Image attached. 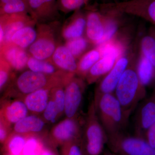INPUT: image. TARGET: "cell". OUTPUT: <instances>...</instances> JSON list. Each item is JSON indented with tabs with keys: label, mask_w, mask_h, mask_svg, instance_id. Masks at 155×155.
I'll return each instance as SVG.
<instances>
[{
	"label": "cell",
	"mask_w": 155,
	"mask_h": 155,
	"mask_svg": "<svg viewBox=\"0 0 155 155\" xmlns=\"http://www.w3.org/2000/svg\"><path fill=\"white\" fill-rule=\"evenodd\" d=\"M136 55L135 53L114 92L124 112L130 117L146 95V87L140 83L137 72Z\"/></svg>",
	"instance_id": "obj_1"
},
{
	"label": "cell",
	"mask_w": 155,
	"mask_h": 155,
	"mask_svg": "<svg viewBox=\"0 0 155 155\" xmlns=\"http://www.w3.org/2000/svg\"><path fill=\"white\" fill-rule=\"evenodd\" d=\"M93 101L98 117L107 136L125 132L130 116L124 112L114 93L101 95Z\"/></svg>",
	"instance_id": "obj_2"
},
{
	"label": "cell",
	"mask_w": 155,
	"mask_h": 155,
	"mask_svg": "<svg viewBox=\"0 0 155 155\" xmlns=\"http://www.w3.org/2000/svg\"><path fill=\"white\" fill-rule=\"evenodd\" d=\"M84 120L82 142L84 154L100 155L107 141V135L101 124L94 102L92 101Z\"/></svg>",
	"instance_id": "obj_3"
},
{
	"label": "cell",
	"mask_w": 155,
	"mask_h": 155,
	"mask_svg": "<svg viewBox=\"0 0 155 155\" xmlns=\"http://www.w3.org/2000/svg\"><path fill=\"white\" fill-rule=\"evenodd\" d=\"M107 144L116 155H155V149L144 138L125 132L108 136Z\"/></svg>",
	"instance_id": "obj_4"
},
{
	"label": "cell",
	"mask_w": 155,
	"mask_h": 155,
	"mask_svg": "<svg viewBox=\"0 0 155 155\" xmlns=\"http://www.w3.org/2000/svg\"><path fill=\"white\" fill-rule=\"evenodd\" d=\"M67 82V79L64 77L50 76L28 70L22 72L17 78L16 86L23 98L41 89L65 86Z\"/></svg>",
	"instance_id": "obj_5"
},
{
	"label": "cell",
	"mask_w": 155,
	"mask_h": 155,
	"mask_svg": "<svg viewBox=\"0 0 155 155\" xmlns=\"http://www.w3.org/2000/svg\"><path fill=\"white\" fill-rule=\"evenodd\" d=\"M84 122L80 118H66L55 125L49 134V141L53 146L63 145L72 140L82 139Z\"/></svg>",
	"instance_id": "obj_6"
},
{
	"label": "cell",
	"mask_w": 155,
	"mask_h": 155,
	"mask_svg": "<svg viewBox=\"0 0 155 155\" xmlns=\"http://www.w3.org/2000/svg\"><path fill=\"white\" fill-rule=\"evenodd\" d=\"M85 86L83 78L75 76L65 86L64 114L67 118L79 117Z\"/></svg>",
	"instance_id": "obj_7"
},
{
	"label": "cell",
	"mask_w": 155,
	"mask_h": 155,
	"mask_svg": "<svg viewBox=\"0 0 155 155\" xmlns=\"http://www.w3.org/2000/svg\"><path fill=\"white\" fill-rule=\"evenodd\" d=\"M110 4L123 14L146 20L155 28V0H127Z\"/></svg>",
	"instance_id": "obj_8"
},
{
	"label": "cell",
	"mask_w": 155,
	"mask_h": 155,
	"mask_svg": "<svg viewBox=\"0 0 155 155\" xmlns=\"http://www.w3.org/2000/svg\"><path fill=\"white\" fill-rule=\"evenodd\" d=\"M131 58V55L126 53L118 59L113 68L104 76L95 90L94 100L97 99L101 95L114 92L117 84L132 59Z\"/></svg>",
	"instance_id": "obj_9"
},
{
	"label": "cell",
	"mask_w": 155,
	"mask_h": 155,
	"mask_svg": "<svg viewBox=\"0 0 155 155\" xmlns=\"http://www.w3.org/2000/svg\"><path fill=\"white\" fill-rule=\"evenodd\" d=\"M136 109L134 124V134L136 136L144 138L147 130L155 123V89Z\"/></svg>",
	"instance_id": "obj_10"
},
{
	"label": "cell",
	"mask_w": 155,
	"mask_h": 155,
	"mask_svg": "<svg viewBox=\"0 0 155 155\" xmlns=\"http://www.w3.org/2000/svg\"><path fill=\"white\" fill-rule=\"evenodd\" d=\"M87 38L97 46L104 33V19L101 11L92 9L86 15Z\"/></svg>",
	"instance_id": "obj_11"
},
{
	"label": "cell",
	"mask_w": 155,
	"mask_h": 155,
	"mask_svg": "<svg viewBox=\"0 0 155 155\" xmlns=\"http://www.w3.org/2000/svg\"><path fill=\"white\" fill-rule=\"evenodd\" d=\"M51 60L60 71L73 76L76 75L78 63L66 46L60 45L56 48Z\"/></svg>",
	"instance_id": "obj_12"
},
{
	"label": "cell",
	"mask_w": 155,
	"mask_h": 155,
	"mask_svg": "<svg viewBox=\"0 0 155 155\" xmlns=\"http://www.w3.org/2000/svg\"><path fill=\"white\" fill-rule=\"evenodd\" d=\"M55 42L51 37L41 35L28 48L31 57L41 61H48L52 58L56 49Z\"/></svg>",
	"instance_id": "obj_13"
},
{
	"label": "cell",
	"mask_w": 155,
	"mask_h": 155,
	"mask_svg": "<svg viewBox=\"0 0 155 155\" xmlns=\"http://www.w3.org/2000/svg\"><path fill=\"white\" fill-rule=\"evenodd\" d=\"M51 89L42 88L25 96L23 101L28 111L36 115L43 113L49 101Z\"/></svg>",
	"instance_id": "obj_14"
},
{
	"label": "cell",
	"mask_w": 155,
	"mask_h": 155,
	"mask_svg": "<svg viewBox=\"0 0 155 155\" xmlns=\"http://www.w3.org/2000/svg\"><path fill=\"white\" fill-rule=\"evenodd\" d=\"M45 122L37 115H28L14 124V130L18 134L36 135L44 129Z\"/></svg>",
	"instance_id": "obj_15"
},
{
	"label": "cell",
	"mask_w": 155,
	"mask_h": 155,
	"mask_svg": "<svg viewBox=\"0 0 155 155\" xmlns=\"http://www.w3.org/2000/svg\"><path fill=\"white\" fill-rule=\"evenodd\" d=\"M117 60L112 56L101 57L87 72L85 78L87 83L93 84L105 76L114 67Z\"/></svg>",
	"instance_id": "obj_16"
},
{
	"label": "cell",
	"mask_w": 155,
	"mask_h": 155,
	"mask_svg": "<svg viewBox=\"0 0 155 155\" xmlns=\"http://www.w3.org/2000/svg\"><path fill=\"white\" fill-rule=\"evenodd\" d=\"M28 11L35 19H46L54 14L58 8L56 0H27Z\"/></svg>",
	"instance_id": "obj_17"
},
{
	"label": "cell",
	"mask_w": 155,
	"mask_h": 155,
	"mask_svg": "<svg viewBox=\"0 0 155 155\" xmlns=\"http://www.w3.org/2000/svg\"><path fill=\"white\" fill-rule=\"evenodd\" d=\"M86 16L80 12H76L62 31L63 37L67 41L82 36L86 28Z\"/></svg>",
	"instance_id": "obj_18"
},
{
	"label": "cell",
	"mask_w": 155,
	"mask_h": 155,
	"mask_svg": "<svg viewBox=\"0 0 155 155\" xmlns=\"http://www.w3.org/2000/svg\"><path fill=\"white\" fill-rule=\"evenodd\" d=\"M27 67L29 70L33 72L50 76L67 78H72L73 76L60 71L52 62L38 60L31 56L27 62Z\"/></svg>",
	"instance_id": "obj_19"
},
{
	"label": "cell",
	"mask_w": 155,
	"mask_h": 155,
	"mask_svg": "<svg viewBox=\"0 0 155 155\" xmlns=\"http://www.w3.org/2000/svg\"><path fill=\"white\" fill-rule=\"evenodd\" d=\"M139 55L137 62V72L140 83L146 87L154 79L155 67L140 52Z\"/></svg>",
	"instance_id": "obj_20"
},
{
	"label": "cell",
	"mask_w": 155,
	"mask_h": 155,
	"mask_svg": "<svg viewBox=\"0 0 155 155\" xmlns=\"http://www.w3.org/2000/svg\"><path fill=\"white\" fill-rule=\"evenodd\" d=\"M140 52L155 67V28L152 27L143 35L139 44Z\"/></svg>",
	"instance_id": "obj_21"
},
{
	"label": "cell",
	"mask_w": 155,
	"mask_h": 155,
	"mask_svg": "<svg viewBox=\"0 0 155 155\" xmlns=\"http://www.w3.org/2000/svg\"><path fill=\"white\" fill-rule=\"evenodd\" d=\"M28 112L23 100H16L7 106L4 113L6 120L15 124L28 116Z\"/></svg>",
	"instance_id": "obj_22"
},
{
	"label": "cell",
	"mask_w": 155,
	"mask_h": 155,
	"mask_svg": "<svg viewBox=\"0 0 155 155\" xmlns=\"http://www.w3.org/2000/svg\"><path fill=\"white\" fill-rule=\"evenodd\" d=\"M38 38L37 31L30 25H26L14 34L11 41L17 46L25 49L29 48Z\"/></svg>",
	"instance_id": "obj_23"
},
{
	"label": "cell",
	"mask_w": 155,
	"mask_h": 155,
	"mask_svg": "<svg viewBox=\"0 0 155 155\" xmlns=\"http://www.w3.org/2000/svg\"><path fill=\"white\" fill-rule=\"evenodd\" d=\"M6 58L14 69L22 71L27 67L29 57L24 49L17 46L8 50L6 53Z\"/></svg>",
	"instance_id": "obj_24"
},
{
	"label": "cell",
	"mask_w": 155,
	"mask_h": 155,
	"mask_svg": "<svg viewBox=\"0 0 155 155\" xmlns=\"http://www.w3.org/2000/svg\"><path fill=\"white\" fill-rule=\"evenodd\" d=\"M101 58V53L96 47L85 53L78 63L76 75L85 79L89 70Z\"/></svg>",
	"instance_id": "obj_25"
},
{
	"label": "cell",
	"mask_w": 155,
	"mask_h": 155,
	"mask_svg": "<svg viewBox=\"0 0 155 155\" xmlns=\"http://www.w3.org/2000/svg\"><path fill=\"white\" fill-rule=\"evenodd\" d=\"M15 134L4 143L5 145L4 155H22L23 147L28 135Z\"/></svg>",
	"instance_id": "obj_26"
},
{
	"label": "cell",
	"mask_w": 155,
	"mask_h": 155,
	"mask_svg": "<svg viewBox=\"0 0 155 155\" xmlns=\"http://www.w3.org/2000/svg\"><path fill=\"white\" fill-rule=\"evenodd\" d=\"M45 147L41 139L36 135H28L23 147L22 155H40Z\"/></svg>",
	"instance_id": "obj_27"
},
{
	"label": "cell",
	"mask_w": 155,
	"mask_h": 155,
	"mask_svg": "<svg viewBox=\"0 0 155 155\" xmlns=\"http://www.w3.org/2000/svg\"><path fill=\"white\" fill-rule=\"evenodd\" d=\"M89 43L87 38L82 36L67 41L65 45L76 59L80 57L86 51Z\"/></svg>",
	"instance_id": "obj_28"
},
{
	"label": "cell",
	"mask_w": 155,
	"mask_h": 155,
	"mask_svg": "<svg viewBox=\"0 0 155 155\" xmlns=\"http://www.w3.org/2000/svg\"><path fill=\"white\" fill-rule=\"evenodd\" d=\"M61 155H84L82 139L72 140L61 146Z\"/></svg>",
	"instance_id": "obj_29"
},
{
	"label": "cell",
	"mask_w": 155,
	"mask_h": 155,
	"mask_svg": "<svg viewBox=\"0 0 155 155\" xmlns=\"http://www.w3.org/2000/svg\"><path fill=\"white\" fill-rule=\"evenodd\" d=\"M50 97L57 106L60 115L64 114L65 110V86H59L51 90Z\"/></svg>",
	"instance_id": "obj_30"
},
{
	"label": "cell",
	"mask_w": 155,
	"mask_h": 155,
	"mask_svg": "<svg viewBox=\"0 0 155 155\" xmlns=\"http://www.w3.org/2000/svg\"><path fill=\"white\" fill-rule=\"evenodd\" d=\"M4 11L8 14H26L27 11H28L27 0H17L13 2L5 4Z\"/></svg>",
	"instance_id": "obj_31"
},
{
	"label": "cell",
	"mask_w": 155,
	"mask_h": 155,
	"mask_svg": "<svg viewBox=\"0 0 155 155\" xmlns=\"http://www.w3.org/2000/svg\"><path fill=\"white\" fill-rule=\"evenodd\" d=\"M29 21V19L26 16L22 20H17L8 25L4 32V38H5V39L7 41H11L14 34L24 26L29 25L27 24Z\"/></svg>",
	"instance_id": "obj_32"
},
{
	"label": "cell",
	"mask_w": 155,
	"mask_h": 155,
	"mask_svg": "<svg viewBox=\"0 0 155 155\" xmlns=\"http://www.w3.org/2000/svg\"><path fill=\"white\" fill-rule=\"evenodd\" d=\"M89 0H59V7L65 13L77 11L84 5Z\"/></svg>",
	"instance_id": "obj_33"
},
{
	"label": "cell",
	"mask_w": 155,
	"mask_h": 155,
	"mask_svg": "<svg viewBox=\"0 0 155 155\" xmlns=\"http://www.w3.org/2000/svg\"><path fill=\"white\" fill-rule=\"evenodd\" d=\"M43 114L45 121L51 123L55 122L58 117L61 116L54 102L51 97Z\"/></svg>",
	"instance_id": "obj_34"
},
{
	"label": "cell",
	"mask_w": 155,
	"mask_h": 155,
	"mask_svg": "<svg viewBox=\"0 0 155 155\" xmlns=\"http://www.w3.org/2000/svg\"><path fill=\"white\" fill-rule=\"evenodd\" d=\"M144 139L152 147L155 149V123L147 130Z\"/></svg>",
	"instance_id": "obj_35"
},
{
	"label": "cell",
	"mask_w": 155,
	"mask_h": 155,
	"mask_svg": "<svg viewBox=\"0 0 155 155\" xmlns=\"http://www.w3.org/2000/svg\"><path fill=\"white\" fill-rule=\"evenodd\" d=\"M8 137V132L2 121L0 119V143H4Z\"/></svg>",
	"instance_id": "obj_36"
},
{
	"label": "cell",
	"mask_w": 155,
	"mask_h": 155,
	"mask_svg": "<svg viewBox=\"0 0 155 155\" xmlns=\"http://www.w3.org/2000/svg\"><path fill=\"white\" fill-rule=\"evenodd\" d=\"M9 75L5 70L0 69V91L8 81Z\"/></svg>",
	"instance_id": "obj_37"
},
{
	"label": "cell",
	"mask_w": 155,
	"mask_h": 155,
	"mask_svg": "<svg viewBox=\"0 0 155 155\" xmlns=\"http://www.w3.org/2000/svg\"><path fill=\"white\" fill-rule=\"evenodd\" d=\"M40 155H58L51 147L45 146Z\"/></svg>",
	"instance_id": "obj_38"
},
{
	"label": "cell",
	"mask_w": 155,
	"mask_h": 155,
	"mask_svg": "<svg viewBox=\"0 0 155 155\" xmlns=\"http://www.w3.org/2000/svg\"><path fill=\"white\" fill-rule=\"evenodd\" d=\"M2 2L4 3V4H8L13 2H15V1H17V0H1Z\"/></svg>",
	"instance_id": "obj_39"
},
{
	"label": "cell",
	"mask_w": 155,
	"mask_h": 155,
	"mask_svg": "<svg viewBox=\"0 0 155 155\" xmlns=\"http://www.w3.org/2000/svg\"><path fill=\"white\" fill-rule=\"evenodd\" d=\"M104 155H116L114 153H112L110 151L106 150L104 152Z\"/></svg>",
	"instance_id": "obj_40"
},
{
	"label": "cell",
	"mask_w": 155,
	"mask_h": 155,
	"mask_svg": "<svg viewBox=\"0 0 155 155\" xmlns=\"http://www.w3.org/2000/svg\"><path fill=\"white\" fill-rule=\"evenodd\" d=\"M3 38H4V31H3L2 28L0 25V41L2 40Z\"/></svg>",
	"instance_id": "obj_41"
}]
</instances>
